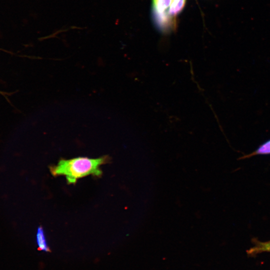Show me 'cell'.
Masks as SVG:
<instances>
[{
  "mask_svg": "<svg viewBox=\"0 0 270 270\" xmlns=\"http://www.w3.org/2000/svg\"><path fill=\"white\" fill-rule=\"evenodd\" d=\"M264 252H270V240L266 242H256L255 246L250 250V254H256Z\"/></svg>",
  "mask_w": 270,
  "mask_h": 270,
  "instance_id": "obj_6",
  "label": "cell"
},
{
  "mask_svg": "<svg viewBox=\"0 0 270 270\" xmlns=\"http://www.w3.org/2000/svg\"><path fill=\"white\" fill-rule=\"evenodd\" d=\"M108 156L96 158L78 157L70 160H61L58 164L50 166V172L52 176H65L68 184H74L77 180L92 174L100 176L102 171L100 166L108 162Z\"/></svg>",
  "mask_w": 270,
  "mask_h": 270,
  "instance_id": "obj_1",
  "label": "cell"
},
{
  "mask_svg": "<svg viewBox=\"0 0 270 270\" xmlns=\"http://www.w3.org/2000/svg\"><path fill=\"white\" fill-rule=\"evenodd\" d=\"M172 0H152V14H168V8H170Z\"/></svg>",
  "mask_w": 270,
  "mask_h": 270,
  "instance_id": "obj_2",
  "label": "cell"
},
{
  "mask_svg": "<svg viewBox=\"0 0 270 270\" xmlns=\"http://www.w3.org/2000/svg\"><path fill=\"white\" fill-rule=\"evenodd\" d=\"M270 154V140L260 145L255 151L242 158H250L256 155Z\"/></svg>",
  "mask_w": 270,
  "mask_h": 270,
  "instance_id": "obj_5",
  "label": "cell"
},
{
  "mask_svg": "<svg viewBox=\"0 0 270 270\" xmlns=\"http://www.w3.org/2000/svg\"><path fill=\"white\" fill-rule=\"evenodd\" d=\"M36 242L39 250L44 252L50 251L44 228L41 226L38 227L37 229Z\"/></svg>",
  "mask_w": 270,
  "mask_h": 270,
  "instance_id": "obj_3",
  "label": "cell"
},
{
  "mask_svg": "<svg viewBox=\"0 0 270 270\" xmlns=\"http://www.w3.org/2000/svg\"><path fill=\"white\" fill-rule=\"evenodd\" d=\"M186 0H172L169 9L168 14L172 18L178 14L185 6Z\"/></svg>",
  "mask_w": 270,
  "mask_h": 270,
  "instance_id": "obj_4",
  "label": "cell"
}]
</instances>
